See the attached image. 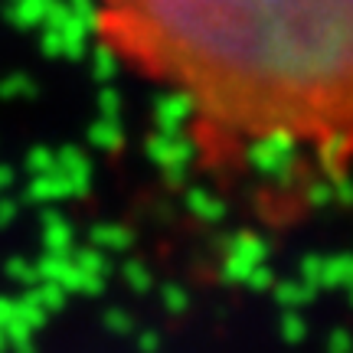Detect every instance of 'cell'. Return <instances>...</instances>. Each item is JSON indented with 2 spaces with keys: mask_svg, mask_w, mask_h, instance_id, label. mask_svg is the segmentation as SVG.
<instances>
[{
  "mask_svg": "<svg viewBox=\"0 0 353 353\" xmlns=\"http://www.w3.org/2000/svg\"><path fill=\"white\" fill-rule=\"evenodd\" d=\"M114 63L213 167L353 164V0H85Z\"/></svg>",
  "mask_w": 353,
  "mask_h": 353,
  "instance_id": "cell-1",
  "label": "cell"
}]
</instances>
